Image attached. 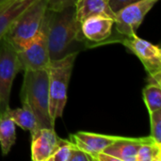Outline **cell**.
Wrapping results in <instances>:
<instances>
[{"label": "cell", "mask_w": 161, "mask_h": 161, "mask_svg": "<svg viewBox=\"0 0 161 161\" xmlns=\"http://www.w3.org/2000/svg\"><path fill=\"white\" fill-rule=\"evenodd\" d=\"M61 139L55 129L39 128L31 135V159L48 161L59 145Z\"/></svg>", "instance_id": "obj_9"}, {"label": "cell", "mask_w": 161, "mask_h": 161, "mask_svg": "<svg viewBox=\"0 0 161 161\" xmlns=\"http://www.w3.org/2000/svg\"><path fill=\"white\" fill-rule=\"evenodd\" d=\"M160 160L161 144L157 143L151 136L142 137V144L136 155V161Z\"/></svg>", "instance_id": "obj_17"}, {"label": "cell", "mask_w": 161, "mask_h": 161, "mask_svg": "<svg viewBox=\"0 0 161 161\" xmlns=\"http://www.w3.org/2000/svg\"><path fill=\"white\" fill-rule=\"evenodd\" d=\"M142 138L120 137L104 152L116 158L119 161H136L137 152L142 144Z\"/></svg>", "instance_id": "obj_13"}, {"label": "cell", "mask_w": 161, "mask_h": 161, "mask_svg": "<svg viewBox=\"0 0 161 161\" xmlns=\"http://www.w3.org/2000/svg\"><path fill=\"white\" fill-rule=\"evenodd\" d=\"M139 1H141V0H108V5H109L111 10L114 12V14L117 11H119L121 8H123L124 7L133 4V3H136V2H139Z\"/></svg>", "instance_id": "obj_23"}, {"label": "cell", "mask_w": 161, "mask_h": 161, "mask_svg": "<svg viewBox=\"0 0 161 161\" xmlns=\"http://www.w3.org/2000/svg\"><path fill=\"white\" fill-rule=\"evenodd\" d=\"M75 17L79 23L90 16L105 15L114 19V12L111 10L108 0H78L75 7Z\"/></svg>", "instance_id": "obj_14"}, {"label": "cell", "mask_w": 161, "mask_h": 161, "mask_svg": "<svg viewBox=\"0 0 161 161\" xmlns=\"http://www.w3.org/2000/svg\"><path fill=\"white\" fill-rule=\"evenodd\" d=\"M5 1H6V0H0V5H1V4H2L3 2H5Z\"/></svg>", "instance_id": "obj_25"}, {"label": "cell", "mask_w": 161, "mask_h": 161, "mask_svg": "<svg viewBox=\"0 0 161 161\" xmlns=\"http://www.w3.org/2000/svg\"><path fill=\"white\" fill-rule=\"evenodd\" d=\"M74 143L69 140H62L54 152V154L49 158L48 161H69Z\"/></svg>", "instance_id": "obj_19"}, {"label": "cell", "mask_w": 161, "mask_h": 161, "mask_svg": "<svg viewBox=\"0 0 161 161\" xmlns=\"http://www.w3.org/2000/svg\"><path fill=\"white\" fill-rule=\"evenodd\" d=\"M95 161H119L116 158L112 157L111 155L106 153V152H101L99 153L96 158H95Z\"/></svg>", "instance_id": "obj_24"}, {"label": "cell", "mask_w": 161, "mask_h": 161, "mask_svg": "<svg viewBox=\"0 0 161 161\" xmlns=\"http://www.w3.org/2000/svg\"><path fill=\"white\" fill-rule=\"evenodd\" d=\"M47 1L37 0L17 18L5 35L16 50L27 45L40 32L47 10Z\"/></svg>", "instance_id": "obj_4"}, {"label": "cell", "mask_w": 161, "mask_h": 161, "mask_svg": "<svg viewBox=\"0 0 161 161\" xmlns=\"http://www.w3.org/2000/svg\"><path fill=\"white\" fill-rule=\"evenodd\" d=\"M81 32L90 42L102 43L112 34L114 19L105 15H93L80 23Z\"/></svg>", "instance_id": "obj_11"}, {"label": "cell", "mask_w": 161, "mask_h": 161, "mask_svg": "<svg viewBox=\"0 0 161 161\" xmlns=\"http://www.w3.org/2000/svg\"><path fill=\"white\" fill-rule=\"evenodd\" d=\"M44 26L50 60L61 58L71 53L79 52L87 41L81 32L80 23L75 17V7L60 11L46 10Z\"/></svg>", "instance_id": "obj_1"}, {"label": "cell", "mask_w": 161, "mask_h": 161, "mask_svg": "<svg viewBox=\"0 0 161 161\" xmlns=\"http://www.w3.org/2000/svg\"><path fill=\"white\" fill-rule=\"evenodd\" d=\"M16 48L6 36L0 39V116L8 113L10 92L16 75L21 72Z\"/></svg>", "instance_id": "obj_6"}, {"label": "cell", "mask_w": 161, "mask_h": 161, "mask_svg": "<svg viewBox=\"0 0 161 161\" xmlns=\"http://www.w3.org/2000/svg\"><path fill=\"white\" fill-rule=\"evenodd\" d=\"M142 97L149 113L161 109V86L147 83L142 90Z\"/></svg>", "instance_id": "obj_18"}, {"label": "cell", "mask_w": 161, "mask_h": 161, "mask_svg": "<svg viewBox=\"0 0 161 161\" xmlns=\"http://www.w3.org/2000/svg\"><path fill=\"white\" fill-rule=\"evenodd\" d=\"M119 138V136L78 131L75 134H72L69 138V141L74 143L75 147L90 154L95 161V158L99 153L103 152Z\"/></svg>", "instance_id": "obj_10"}, {"label": "cell", "mask_w": 161, "mask_h": 161, "mask_svg": "<svg viewBox=\"0 0 161 161\" xmlns=\"http://www.w3.org/2000/svg\"><path fill=\"white\" fill-rule=\"evenodd\" d=\"M37 0H6L0 5V39L4 37L17 18Z\"/></svg>", "instance_id": "obj_12"}, {"label": "cell", "mask_w": 161, "mask_h": 161, "mask_svg": "<svg viewBox=\"0 0 161 161\" xmlns=\"http://www.w3.org/2000/svg\"><path fill=\"white\" fill-rule=\"evenodd\" d=\"M18 52L22 71H36L48 68L50 63L49 48L44 26V20L38 35Z\"/></svg>", "instance_id": "obj_7"}, {"label": "cell", "mask_w": 161, "mask_h": 161, "mask_svg": "<svg viewBox=\"0 0 161 161\" xmlns=\"http://www.w3.org/2000/svg\"><path fill=\"white\" fill-rule=\"evenodd\" d=\"M142 63L148 74L147 83L161 86V50L159 45L139 37L136 33L119 41Z\"/></svg>", "instance_id": "obj_5"}, {"label": "cell", "mask_w": 161, "mask_h": 161, "mask_svg": "<svg viewBox=\"0 0 161 161\" xmlns=\"http://www.w3.org/2000/svg\"><path fill=\"white\" fill-rule=\"evenodd\" d=\"M69 161H94V159L90 154L75 147L74 144Z\"/></svg>", "instance_id": "obj_22"}, {"label": "cell", "mask_w": 161, "mask_h": 161, "mask_svg": "<svg viewBox=\"0 0 161 161\" xmlns=\"http://www.w3.org/2000/svg\"><path fill=\"white\" fill-rule=\"evenodd\" d=\"M78 53H71L61 58L51 60L49 74V114L53 124L61 118L66 103L68 86Z\"/></svg>", "instance_id": "obj_3"}, {"label": "cell", "mask_w": 161, "mask_h": 161, "mask_svg": "<svg viewBox=\"0 0 161 161\" xmlns=\"http://www.w3.org/2000/svg\"><path fill=\"white\" fill-rule=\"evenodd\" d=\"M158 2V0H141L117 11L114 15V25L120 39L135 34L147 13Z\"/></svg>", "instance_id": "obj_8"}, {"label": "cell", "mask_w": 161, "mask_h": 161, "mask_svg": "<svg viewBox=\"0 0 161 161\" xmlns=\"http://www.w3.org/2000/svg\"><path fill=\"white\" fill-rule=\"evenodd\" d=\"M150 128L152 139L158 144H161V109L149 113Z\"/></svg>", "instance_id": "obj_20"}, {"label": "cell", "mask_w": 161, "mask_h": 161, "mask_svg": "<svg viewBox=\"0 0 161 161\" xmlns=\"http://www.w3.org/2000/svg\"><path fill=\"white\" fill-rule=\"evenodd\" d=\"M13 121L5 114L0 116V147L3 156H7L16 142V129Z\"/></svg>", "instance_id": "obj_15"}, {"label": "cell", "mask_w": 161, "mask_h": 161, "mask_svg": "<svg viewBox=\"0 0 161 161\" xmlns=\"http://www.w3.org/2000/svg\"><path fill=\"white\" fill-rule=\"evenodd\" d=\"M8 116L13 121L15 125H18L24 130H27L32 135L38 129V124L32 111L26 107L8 109Z\"/></svg>", "instance_id": "obj_16"}, {"label": "cell", "mask_w": 161, "mask_h": 161, "mask_svg": "<svg viewBox=\"0 0 161 161\" xmlns=\"http://www.w3.org/2000/svg\"><path fill=\"white\" fill-rule=\"evenodd\" d=\"M22 105L34 114L39 128L55 129L49 114V74L48 68L24 71L21 89Z\"/></svg>", "instance_id": "obj_2"}, {"label": "cell", "mask_w": 161, "mask_h": 161, "mask_svg": "<svg viewBox=\"0 0 161 161\" xmlns=\"http://www.w3.org/2000/svg\"><path fill=\"white\" fill-rule=\"evenodd\" d=\"M78 0H48L47 9L52 11H60L68 8L75 7Z\"/></svg>", "instance_id": "obj_21"}]
</instances>
